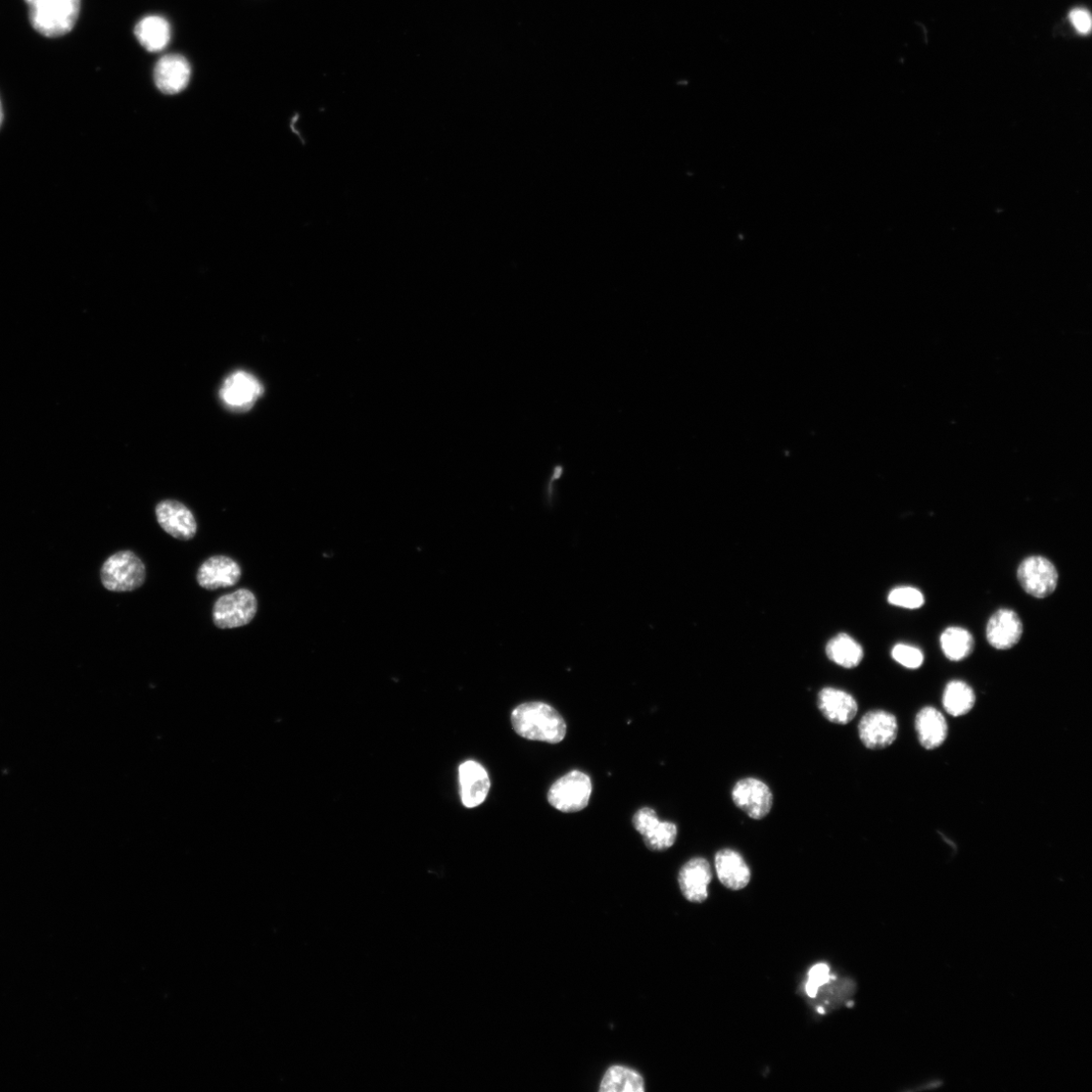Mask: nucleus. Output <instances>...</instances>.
<instances>
[{"label":"nucleus","instance_id":"1","mask_svg":"<svg viewBox=\"0 0 1092 1092\" xmlns=\"http://www.w3.org/2000/svg\"><path fill=\"white\" fill-rule=\"evenodd\" d=\"M511 724L517 735L530 741L558 744L566 735L563 718L544 702L517 706L512 712Z\"/></svg>","mask_w":1092,"mask_h":1092},{"label":"nucleus","instance_id":"2","mask_svg":"<svg viewBox=\"0 0 1092 1092\" xmlns=\"http://www.w3.org/2000/svg\"><path fill=\"white\" fill-rule=\"evenodd\" d=\"M33 29L46 38H60L75 27L81 0H25Z\"/></svg>","mask_w":1092,"mask_h":1092},{"label":"nucleus","instance_id":"3","mask_svg":"<svg viewBox=\"0 0 1092 1092\" xmlns=\"http://www.w3.org/2000/svg\"><path fill=\"white\" fill-rule=\"evenodd\" d=\"M104 587L112 592H133L144 586L147 581V566L131 550H122L111 555L101 569Z\"/></svg>","mask_w":1092,"mask_h":1092},{"label":"nucleus","instance_id":"4","mask_svg":"<svg viewBox=\"0 0 1092 1092\" xmlns=\"http://www.w3.org/2000/svg\"><path fill=\"white\" fill-rule=\"evenodd\" d=\"M592 782L581 771H572L555 781L550 787L547 799L555 810L572 814L586 809L592 794Z\"/></svg>","mask_w":1092,"mask_h":1092},{"label":"nucleus","instance_id":"5","mask_svg":"<svg viewBox=\"0 0 1092 1092\" xmlns=\"http://www.w3.org/2000/svg\"><path fill=\"white\" fill-rule=\"evenodd\" d=\"M257 610V599L250 590H237L216 601L213 622L220 630L243 628L254 620Z\"/></svg>","mask_w":1092,"mask_h":1092},{"label":"nucleus","instance_id":"6","mask_svg":"<svg viewBox=\"0 0 1092 1092\" xmlns=\"http://www.w3.org/2000/svg\"><path fill=\"white\" fill-rule=\"evenodd\" d=\"M1018 579L1026 593L1042 599L1055 592L1059 575L1057 568L1048 558L1033 555L1025 558L1019 565Z\"/></svg>","mask_w":1092,"mask_h":1092},{"label":"nucleus","instance_id":"7","mask_svg":"<svg viewBox=\"0 0 1092 1092\" xmlns=\"http://www.w3.org/2000/svg\"><path fill=\"white\" fill-rule=\"evenodd\" d=\"M732 798L737 807L748 818L761 821L772 811L774 796L770 787L763 781L748 777L736 783Z\"/></svg>","mask_w":1092,"mask_h":1092},{"label":"nucleus","instance_id":"8","mask_svg":"<svg viewBox=\"0 0 1092 1092\" xmlns=\"http://www.w3.org/2000/svg\"><path fill=\"white\" fill-rule=\"evenodd\" d=\"M862 744L869 749H884L897 740L898 721L891 712L876 709L867 712L858 727Z\"/></svg>","mask_w":1092,"mask_h":1092},{"label":"nucleus","instance_id":"9","mask_svg":"<svg viewBox=\"0 0 1092 1092\" xmlns=\"http://www.w3.org/2000/svg\"><path fill=\"white\" fill-rule=\"evenodd\" d=\"M263 392V386L254 375L241 370L233 372L226 378L220 397L231 409L248 411Z\"/></svg>","mask_w":1092,"mask_h":1092},{"label":"nucleus","instance_id":"10","mask_svg":"<svg viewBox=\"0 0 1092 1092\" xmlns=\"http://www.w3.org/2000/svg\"><path fill=\"white\" fill-rule=\"evenodd\" d=\"M161 529L172 538L187 542L193 540L198 532L196 518L184 504L175 500H164L155 509Z\"/></svg>","mask_w":1092,"mask_h":1092},{"label":"nucleus","instance_id":"11","mask_svg":"<svg viewBox=\"0 0 1092 1092\" xmlns=\"http://www.w3.org/2000/svg\"><path fill=\"white\" fill-rule=\"evenodd\" d=\"M243 569L239 562L226 555L208 558L199 568L197 581L209 591L234 587L241 581Z\"/></svg>","mask_w":1092,"mask_h":1092},{"label":"nucleus","instance_id":"12","mask_svg":"<svg viewBox=\"0 0 1092 1092\" xmlns=\"http://www.w3.org/2000/svg\"><path fill=\"white\" fill-rule=\"evenodd\" d=\"M1023 633L1024 627L1019 614L1011 609H1000L988 621L986 639L992 647L1006 650L1020 643Z\"/></svg>","mask_w":1092,"mask_h":1092},{"label":"nucleus","instance_id":"13","mask_svg":"<svg viewBox=\"0 0 1092 1092\" xmlns=\"http://www.w3.org/2000/svg\"><path fill=\"white\" fill-rule=\"evenodd\" d=\"M822 715L832 724L845 726L856 718L859 705L849 693L837 688H824L818 697Z\"/></svg>","mask_w":1092,"mask_h":1092},{"label":"nucleus","instance_id":"14","mask_svg":"<svg viewBox=\"0 0 1092 1092\" xmlns=\"http://www.w3.org/2000/svg\"><path fill=\"white\" fill-rule=\"evenodd\" d=\"M461 801L467 809H474L487 798L491 781L486 769L474 761H466L459 767Z\"/></svg>","mask_w":1092,"mask_h":1092},{"label":"nucleus","instance_id":"15","mask_svg":"<svg viewBox=\"0 0 1092 1092\" xmlns=\"http://www.w3.org/2000/svg\"><path fill=\"white\" fill-rule=\"evenodd\" d=\"M191 65L186 58L178 54L162 57L154 70L155 83L165 94H176L182 91L191 80Z\"/></svg>","mask_w":1092,"mask_h":1092},{"label":"nucleus","instance_id":"16","mask_svg":"<svg viewBox=\"0 0 1092 1092\" xmlns=\"http://www.w3.org/2000/svg\"><path fill=\"white\" fill-rule=\"evenodd\" d=\"M712 880L709 862L693 858L680 870L679 885L684 897L693 904H702L708 897V885Z\"/></svg>","mask_w":1092,"mask_h":1092},{"label":"nucleus","instance_id":"17","mask_svg":"<svg viewBox=\"0 0 1092 1092\" xmlns=\"http://www.w3.org/2000/svg\"><path fill=\"white\" fill-rule=\"evenodd\" d=\"M716 870L721 882L732 890L744 889L750 881L748 865L742 854L733 848H724L717 852Z\"/></svg>","mask_w":1092,"mask_h":1092},{"label":"nucleus","instance_id":"18","mask_svg":"<svg viewBox=\"0 0 1092 1092\" xmlns=\"http://www.w3.org/2000/svg\"><path fill=\"white\" fill-rule=\"evenodd\" d=\"M916 731L921 745L928 750H934L946 741L948 727L942 712L935 707L926 706L918 712Z\"/></svg>","mask_w":1092,"mask_h":1092},{"label":"nucleus","instance_id":"19","mask_svg":"<svg viewBox=\"0 0 1092 1092\" xmlns=\"http://www.w3.org/2000/svg\"><path fill=\"white\" fill-rule=\"evenodd\" d=\"M135 35L148 51L159 52L166 49L169 44L171 29L164 18L149 16L142 19L137 24Z\"/></svg>","mask_w":1092,"mask_h":1092},{"label":"nucleus","instance_id":"20","mask_svg":"<svg viewBox=\"0 0 1092 1092\" xmlns=\"http://www.w3.org/2000/svg\"><path fill=\"white\" fill-rule=\"evenodd\" d=\"M976 703V694L966 682L954 680L945 686L943 706L947 715L961 718L969 714Z\"/></svg>","mask_w":1092,"mask_h":1092},{"label":"nucleus","instance_id":"21","mask_svg":"<svg viewBox=\"0 0 1092 1092\" xmlns=\"http://www.w3.org/2000/svg\"><path fill=\"white\" fill-rule=\"evenodd\" d=\"M827 654L832 661L845 669L858 667L864 657L862 646L845 634H841L830 641L827 645Z\"/></svg>","mask_w":1092,"mask_h":1092},{"label":"nucleus","instance_id":"22","mask_svg":"<svg viewBox=\"0 0 1092 1092\" xmlns=\"http://www.w3.org/2000/svg\"><path fill=\"white\" fill-rule=\"evenodd\" d=\"M599 1090L601 1092H644L645 1081L637 1071L624 1067H610L602 1081Z\"/></svg>","mask_w":1092,"mask_h":1092},{"label":"nucleus","instance_id":"23","mask_svg":"<svg viewBox=\"0 0 1092 1092\" xmlns=\"http://www.w3.org/2000/svg\"><path fill=\"white\" fill-rule=\"evenodd\" d=\"M940 643L945 657L952 661H960L968 657L972 653L975 645L972 635L967 630L958 627L944 630Z\"/></svg>","mask_w":1092,"mask_h":1092},{"label":"nucleus","instance_id":"24","mask_svg":"<svg viewBox=\"0 0 1092 1092\" xmlns=\"http://www.w3.org/2000/svg\"><path fill=\"white\" fill-rule=\"evenodd\" d=\"M643 837L645 844L650 850H666L674 845L678 837V829L673 823L659 822L655 828Z\"/></svg>","mask_w":1092,"mask_h":1092},{"label":"nucleus","instance_id":"25","mask_svg":"<svg viewBox=\"0 0 1092 1092\" xmlns=\"http://www.w3.org/2000/svg\"><path fill=\"white\" fill-rule=\"evenodd\" d=\"M888 602L897 607L914 610L924 606L925 596L915 587H897L889 593Z\"/></svg>","mask_w":1092,"mask_h":1092},{"label":"nucleus","instance_id":"26","mask_svg":"<svg viewBox=\"0 0 1092 1092\" xmlns=\"http://www.w3.org/2000/svg\"><path fill=\"white\" fill-rule=\"evenodd\" d=\"M893 659L910 670H917L923 666L925 655L924 652L914 646L907 644L896 645L891 651Z\"/></svg>","mask_w":1092,"mask_h":1092},{"label":"nucleus","instance_id":"27","mask_svg":"<svg viewBox=\"0 0 1092 1092\" xmlns=\"http://www.w3.org/2000/svg\"><path fill=\"white\" fill-rule=\"evenodd\" d=\"M831 979L830 968L827 964L822 963L814 966L809 973V981L805 985L807 995L812 999H816L820 988L829 983Z\"/></svg>","mask_w":1092,"mask_h":1092},{"label":"nucleus","instance_id":"28","mask_svg":"<svg viewBox=\"0 0 1092 1092\" xmlns=\"http://www.w3.org/2000/svg\"><path fill=\"white\" fill-rule=\"evenodd\" d=\"M659 822L656 813L652 809H649V807H644V809L637 812L633 819L635 829L642 836L649 833Z\"/></svg>","mask_w":1092,"mask_h":1092},{"label":"nucleus","instance_id":"29","mask_svg":"<svg viewBox=\"0 0 1092 1092\" xmlns=\"http://www.w3.org/2000/svg\"><path fill=\"white\" fill-rule=\"evenodd\" d=\"M1069 19L1074 28L1080 34H1088L1091 30V17L1090 14L1084 9H1075L1070 15Z\"/></svg>","mask_w":1092,"mask_h":1092},{"label":"nucleus","instance_id":"30","mask_svg":"<svg viewBox=\"0 0 1092 1092\" xmlns=\"http://www.w3.org/2000/svg\"><path fill=\"white\" fill-rule=\"evenodd\" d=\"M3 121H4V111H3L2 101H0V126H2Z\"/></svg>","mask_w":1092,"mask_h":1092}]
</instances>
